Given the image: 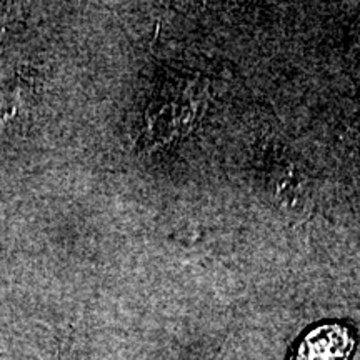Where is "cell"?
I'll use <instances>...</instances> for the list:
<instances>
[{
    "label": "cell",
    "mask_w": 360,
    "mask_h": 360,
    "mask_svg": "<svg viewBox=\"0 0 360 360\" xmlns=\"http://www.w3.org/2000/svg\"><path fill=\"white\" fill-rule=\"evenodd\" d=\"M355 349L352 328L339 322L310 328L289 360H349Z\"/></svg>",
    "instance_id": "6da1fadb"
},
{
    "label": "cell",
    "mask_w": 360,
    "mask_h": 360,
    "mask_svg": "<svg viewBox=\"0 0 360 360\" xmlns=\"http://www.w3.org/2000/svg\"><path fill=\"white\" fill-rule=\"evenodd\" d=\"M30 101V85L20 77L0 89V132L24 115Z\"/></svg>",
    "instance_id": "7a4b0ae2"
},
{
    "label": "cell",
    "mask_w": 360,
    "mask_h": 360,
    "mask_svg": "<svg viewBox=\"0 0 360 360\" xmlns=\"http://www.w3.org/2000/svg\"><path fill=\"white\" fill-rule=\"evenodd\" d=\"M6 22H7V7L0 6V40L4 37V30H6Z\"/></svg>",
    "instance_id": "3957f363"
}]
</instances>
